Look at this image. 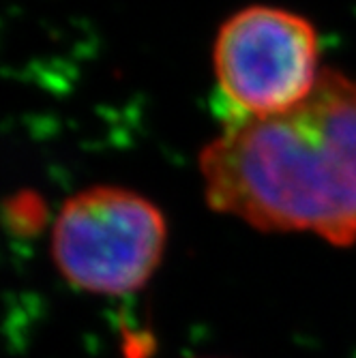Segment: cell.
<instances>
[{
	"label": "cell",
	"mask_w": 356,
	"mask_h": 358,
	"mask_svg": "<svg viewBox=\"0 0 356 358\" xmlns=\"http://www.w3.org/2000/svg\"><path fill=\"white\" fill-rule=\"evenodd\" d=\"M213 71L230 118L281 114L299 106L322 73L315 26L281 7H245L221 24Z\"/></svg>",
	"instance_id": "obj_3"
},
{
	"label": "cell",
	"mask_w": 356,
	"mask_h": 358,
	"mask_svg": "<svg viewBox=\"0 0 356 358\" xmlns=\"http://www.w3.org/2000/svg\"><path fill=\"white\" fill-rule=\"evenodd\" d=\"M206 204L266 234L356 243V82L322 69L281 114L228 118L200 152Z\"/></svg>",
	"instance_id": "obj_1"
},
{
	"label": "cell",
	"mask_w": 356,
	"mask_h": 358,
	"mask_svg": "<svg viewBox=\"0 0 356 358\" xmlns=\"http://www.w3.org/2000/svg\"><path fill=\"white\" fill-rule=\"evenodd\" d=\"M168 243L166 215L134 189L94 185L62 202L50 253L71 287L124 296L157 273Z\"/></svg>",
	"instance_id": "obj_2"
}]
</instances>
